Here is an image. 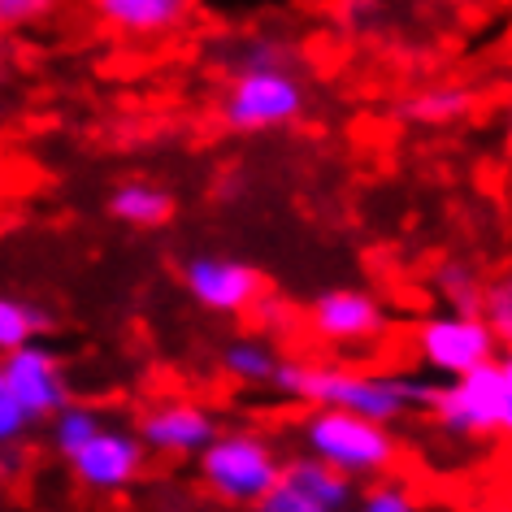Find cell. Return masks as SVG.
Wrapping results in <instances>:
<instances>
[{"mask_svg": "<svg viewBox=\"0 0 512 512\" xmlns=\"http://www.w3.org/2000/svg\"><path fill=\"white\" fill-rule=\"evenodd\" d=\"M300 434H304V456H313L317 465L335 469L348 482H361V478L378 482L400 460V439L391 434V426L339 413V408H313L304 417Z\"/></svg>", "mask_w": 512, "mask_h": 512, "instance_id": "obj_3", "label": "cell"}, {"mask_svg": "<svg viewBox=\"0 0 512 512\" xmlns=\"http://www.w3.org/2000/svg\"><path fill=\"white\" fill-rule=\"evenodd\" d=\"M70 473L74 482L83 486V491L92 495H122L131 491V486L144 478V465H148V452L144 443L135 439V430L126 426H100L92 439H87L79 452H74L70 460Z\"/></svg>", "mask_w": 512, "mask_h": 512, "instance_id": "obj_8", "label": "cell"}, {"mask_svg": "<svg viewBox=\"0 0 512 512\" xmlns=\"http://www.w3.org/2000/svg\"><path fill=\"white\" fill-rule=\"evenodd\" d=\"M352 508L356 512H426L421 495L400 478H378L374 486H365V491L352 499Z\"/></svg>", "mask_w": 512, "mask_h": 512, "instance_id": "obj_20", "label": "cell"}, {"mask_svg": "<svg viewBox=\"0 0 512 512\" xmlns=\"http://www.w3.org/2000/svg\"><path fill=\"white\" fill-rule=\"evenodd\" d=\"M100 426H105V417H100L96 408H87V404H66L53 421H48V443H53V452H57L61 460H70Z\"/></svg>", "mask_w": 512, "mask_h": 512, "instance_id": "obj_17", "label": "cell"}, {"mask_svg": "<svg viewBox=\"0 0 512 512\" xmlns=\"http://www.w3.org/2000/svg\"><path fill=\"white\" fill-rule=\"evenodd\" d=\"M196 473L217 504L256 508L265 491L278 482V473H283V456L261 430L235 426L213 434L209 447L196 456Z\"/></svg>", "mask_w": 512, "mask_h": 512, "instance_id": "obj_2", "label": "cell"}, {"mask_svg": "<svg viewBox=\"0 0 512 512\" xmlns=\"http://www.w3.org/2000/svg\"><path fill=\"white\" fill-rule=\"evenodd\" d=\"M96 14L122 35H165L183 27V0H100Z\"/></svg>", "mask_w": 512, "mask_h": 512, "instance_id": "obj_13", "label": "cell"}, {"mask_svg": "<svg viewBox=\"0 0 512 512\" xmlns=\"http://www.w3.org/2000/svg\"><path fill=\"white\" fill-rule=\"evenodd\" d=\"M304 83L291 70H243L230 79V92L222 100V118L230 131L261 135L291 126L304 113Z\"/></svg>", "mask_w": 512, "mask_h": 512, "instance_id": "obj_5", "label": "cell"}, {"mask_svg": "<svg viewBox=\"0 0 512 512\" xmlns=\"http://www.w3.org/2000/svg\"><path fill=\"white\" fill-rule=\"evenodd\" d=\"M304 322H309V330L317 339L339 343V348H352V343L378 339L382 330H387L391 313L382 309V300L374 296V291H365V287H330L309 304Z\"/></svg>", "mask_w": 512, "mask_h": 512, "instance_id": "obj_11", "label": "cell"}, {"mask_svg": "<svg viewBox=\"0 0 512 512\" xmlns=\"http://www.w3.org/2000/svg\"><path fill=\"white\" fill-rule=\"evenodd\" d=\"M0 374H5V387L14 391V400L22 404V413L31 417V426L35 421H53L61 408L74 404L66 361L40 339L9 352V356H0Z\"/></svg>", "mask_w": 512, "mask_h": 512, "instance_id": "obj_7", "label": "cell"}, {"mask_svg": "<svg viewBox=\"0 0 512 512\" xmlns=\"http://www.w3.org/2000/svg\"><path fill=\"white\" fill-rule=\"evenodd\" d=\"M413 352L421 369L452 382V378L473 374L486 361H495L499 343L491 339V330L482 326L478 313H430L413 330Z\"/></svg>", "mask_w": 512, "mask_h": 512, "instance_id": "obj_6", "label": "cell"}, {"mask_svg": "<svg viewBox=\"0 0 512 512\" xmlns=\"http://www.w3.org/2000/svg\"><path fill=\"white\" fill-rule=\"evenodd\" d=\"M352 499H356V482L317 465L313 456H291L283 460V473L265 491V499L248 512H348Z\"/></svg>", "mask_w": 512, "mask_h": 512, "instance_id": "obj_10", "label": "cell"}, {"mask_svg": "<svg viewBox=\"0 0 512 512\" xmlns=\"http://www.w3.org/2000/svg\"><path fill=\"white\" fill-rule=\"evenodd\" d=\"M213 434H217V417L209 408H200L191 400H161V404L144 408L135 439L144 443V452H152V456L183 460V456H200Z\"/></svg>", "mask_w": 512, "mask_h": 512, "instance_id": "obj_12", "label": "cell"}, {"mask_svg": "<svg viewBox=\"0 0 512 512\" xmlns=\"http://www.w3.org/2000/svg\"><path fill=\"white\" fill-rule=\"evenodd\" d=\"M183 287L187 296L209 313L222 317H239L252 313V304L265 296V278L256 265L239 261V256H222V252H200L183 265Z\"/></svg>", "mask_w": 512, "mask_h": 512, "instance_id": "obj_9", "label": "cell"}, {"mask_svg": "<svg viewBox=\"0 0 512 512\" xmlns=\"http://www.w3.org/2000/svg\"><path fill=\"white\" fill-rule=\"evenodd\" d=\"M278 365L283 361H278L274 343H265L261 335H239V339H230L222 352V369L235 382H248V387H270Z\"/></svg>", "mask_w": 512, "mask_h": 512, "instance_id": "obj_15", "label": "cell"}, {"mask_svg": "<svg viewBox=\"0 0 512 512\" xmlns=\"http://www.w3.org/2000/svg\"><path fill=\"white\" fill-rule=\"evenodd\" d=\"M27 434H31V417L22 413V404L14 400V391L5 387V374H0V456L14 452Z\"/></svg>", "mask_w": 512, "mask_h": 512, "instance_id": "obj_22", "label": "cell"}, {"mask_svg": "<svg viewBox=\"0 0 512 512\" xmlns=\"http://www.w3.org/2000/svg\"><path fill=\"white\" fill-rule=\"evenodd\" d=\"M270 387L313 408H339V413L378 421V426H395L408 408L426 404L430 395L426 382L404 374H361V369L304 365V361H283Z\"/></svg>", "mask_w": 512, "mask_h": 512, "instance_id": "obj_1", "label": "cell"}, {"mask_svg": "<svg viewBox=\"0 0 512 512\" xmlns=\"http://www.w3.org/2000/svg\"><path fill=\"white\" fill-rule=\"evenodd\" d=\"M434 287H439V296L452 304L447 313H478V300H482L486 283L469 270V265L447 261V265H439V274H434Z\"/></svg>", "mask_w": 512, "mask_h": 512, "instance_id": "obj_19", "label": "cell"}, {"mask_svg": "<svg viewBox=\"0 0 512 512\" xmlns=\"http://www.w3.org/2000/svg\"><path fill=\"white\" fill-rule=\"evenodd\" d=\"M287 57H291V48L287 44H278V40H248L243 44V53H239V70H291L287 66Z\"/></svg>", "mask_w": 512, "mask_h": 512, "instance_id": "obj_23", "label": "cell"}, {"mask_svg": "<svg viewBox=\"0 0 512 512\" xmlns=\"http://www.w3.org/2000/svg\"><path fill=\"white\" fill-rule=\"evenodd\" d=\"M495 512H504V508H495Z\"/></svg>", "mask_w": 512, "mask_h": 512, "instance_id": "obj_26", "label": "cell"}, {"mask_svg": "<svg viewBox=\"0 0 512 512\" xmlns=\"http://www.w3.org/2000/svg\"><path fill=\"white\" fill-rule=\"evenodd\" d=\"M48 5L44 0H0V31H14V27H27V22L44 18Z\"/></svg>", "mask_w": 512, "mask_h": 512, "instance_id": "obj_24", "label": "cell"}, {"mask_svg": "<svg viewBox=\"0 0 512 512\" xmlns=\"http://www.w3.org/2000/svg\"><path fill=\"white\" fill-rule=\"evenodd\" d=\"M426 408L447 434H460V439H504L512 430V365H508V356H495V361L478 365L465 378L430 387Z\"/></svg>", "mask_w": 512, "mask_h": 512, "instance_id": "obj_4", "label": "cell"}, {"mask_svg": "<svg viewBox=\"0 0 512 512\" xmlns=\"http://www.w3.org/2000/svg\"><path fill=\"white\" fill-rule=\"evenodd\" d=\"M44 326H48L44 309H35V304L18 300V296H0V356L35 343V335H40Z\"/></svg>", "mask_w": 512, "mask_h": 512, "instance_id": "obj_18", "label": "cell"}, {"mask_svg": "<svg viewBox=\"0 0 512 512\" xmlns=\"http://www.w3.org/2000/svg\"><path fill=\"white\" fill-rule=\"evenodd\" d=\"M473 109V92L460 83H439V87H426L417 92L413 100L404 105V118L413 122H426V126H443V122H456Z\"/></svg>", "mask_w": 512, "mask_h": 512, "instance_id": "obj_16", "label": "cell"}, {"mask_svg": "<svg viewBox=\"0 0 512 512\" xmlns=\"http://www.w3.org/2000/svg\"><path fill=\"white\" fill-rule=\"evenodd\" d=\"M252 313H256V322H261L265 330H287V322H291V309L278 296H261L252 304Z\"/></svg>", "mask_w": 512, "mask_h": 512, "instance_id": "obj_25", "label": "cell"}, {"mask_svg": "<svg viewBox=\"0 0 512 512\" xmlns=\"http://www.w3.org/2000/svg\"><path fill=\"white\" fill-rule=\"evenodd\" d=\"M478 317H482V326L491 330L495 343H508L512 339V283H508V278H495V283L482 287Z\"/></svg>", "mask_w": 512, "mask_h": 512, "instance_id": "obj_21", "label": "cell"}, {"mask_svg": "<svg viewBox=\"0 0 512 512\" xmlns=\"http://www.w3.org/2000/svg\"><path fill=\"white\" fill-rule=\"evenodd\" d=\"M109 213L118 217L122 226L157 230V226H165L174 217V196L161 183H152V178H131V183L113 187Z\"/></svg>", "mask_w": 512, "mask_h": 512, "instance_id": "obj_14", "label": "cell"}]
</instances>
